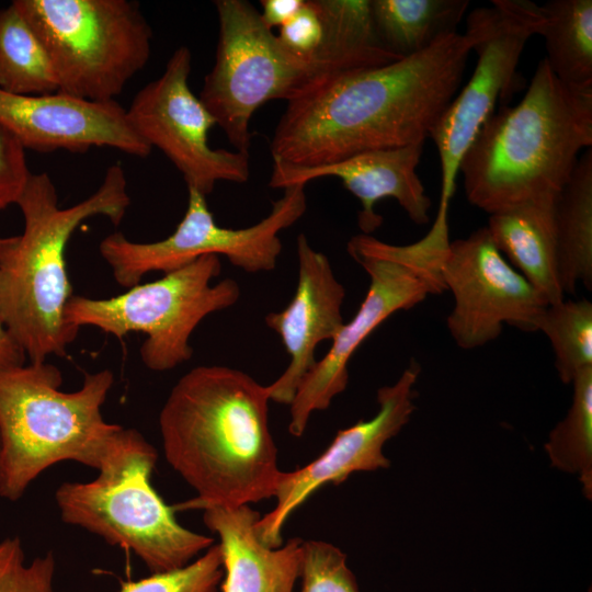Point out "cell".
<instances>
[{"instance_id":"9c48e42d","label":"cell","mask_w":592,"mask_h":592,"mask_svg":"<svg viewBox=\"0 0 592 592\" xmlns=\"http://www.w3.org/2000/svg\"><path fill=\"white\" fill-rule=\"evenodd\" d=\"M47 49L59 92L115 100L150 57L152 30L135 0H13Z\"/></svg>"},{"instance_id":"1f68e13d","label":"cell","mask_w":592,"mask_h":592,"mask_svg":"<svg viewBox=\"0 0 592 592\" xmlns=\"http://www.w3.org/2000/svg\"><path fill=\"white\" fill-rule=\"evenodd\" d=\"M304 0H262L261 20L269 27H282L301 8Z\"/></svg>"},{"instance_id":"cb8c5ba5","label":"cell","mask_w":592,"mask_h":592,"mask_svg":"<svg viewBox=\"0 0 592 592\" xmlns=\"http://www.w3.org/2000/svg\"><path fill=\"white\" fill-rule=\"evenodd\" d=\"M0 89L20 95L59 90L47 49L12 3L0 10Z\"/></svg>"},{"instance_id":"8992f818","label":"cell","mask_w":592,"mask_h":592,"mask_svg":"<svg viewBox=\"0 0 592 592\" xmlns=\"http://www.w3.org/2000/svg\"><path fill=\"white\" fill-rule=\"evenodd\" d=\"M157 458L138 431L123 428L93 480L67 481L55 492L65 523L133 551L152 573L182 568L214 545L178 523L151 486Z\"/></svg>"},{"instance_id":"ba28073f","label":"cell","mask_w":592,"mask_h":592,"mask_svg":"<svg viewBox=\"0 0 592 592\" xmlns=\"http://www.w3.org/2000/svg\"><path fill=\"white\" fill-rule=\"evenodd\" d=\"M215 62L205 76L200 100L237 151L249 153L250 121L272 100L291 102L339 79L319 56L294 55L246 0H217Z\"/></svg>"},{"instance_id":"f1b7e54d","label":"cell","mask_w":592,"mask_h":592,"mask_svg":"<svg viewBox=\"0 0 592 592\" xmlns=\"http://www.w3.org/2000/svg\"><path fill=\"white\" fill-rule=\"evenodd\" d=\"M53 553L26 561L19 537L0 540V592H54Z\"/></svg>"},{"instance_id":"f546056e","label":"cell","mask_w":592,"mask_h":592,"mask_svg":"<svg viewBox=\"0 0 592 592\" xmlns=\"http://www.w3.org/2000/svg\"><path fill=\"white\" fill-rule=\"evenodd\" d=\"M287 50L310 59L317 56L325 38V23L316 0H304L298 12L282 27L277 35Z\"/></svg>"},{"instance_id":"d6986e66","label":"cell","mask_w":592,"mask_h":592,"mask_svg":"<svg viewBox=\"0 0 592 592\" xmlns=\"http://www.w3.org/2000/svg\"><path fill=\"white\" fill-rule=\"evenodd\" d=\"M259 519L249 505L204 510L206 527L219 537L220 592H293L300 577L303 540L292 538L271 548L257 534Z\"/></svg>"},{"instance_id":"4316f807","label":"cell","mask_w":592,"mask_h":592,"mask_svg":"<svg viewBox=\"0 0 592 592\" xmlns=\"http://www.w3.org/2000/svg\"><path fill=\"white\" fill-rule=\"evenodd\" d=\"M224 576L219 545L186 566L122 584L119 592H218Z\"/></svg>"},{"instance_id":"ffe728a7","label":"cell","mask_w":592,"mask_h":592,"mask_svg":"<svg viewBox=\"0 0 592 592\" xmlns=\"http://www.w3.org/2000/svg\"><path fill=\"white\" fill-rule=\"evenodd\" d=\"M556 200L525 202L490 214L486 226L499 251L548 305L565 299L557 255Z\"/></svg>"},{"instance_id":"52a82bcc","label":"cell","mask_w":592,"mask_h":592,"mask_svg":"<svg viewBox=\"0 0 592 592\" xmlns=\"http://www.w3.org/2000/svg\"><path fill=\"white\" fill-rule=\"evenodd\" d=\"M449 243L448 220L440 218L409 244H391L366 234L349 240L348 253L368 274L369 286L353 318L342 325L329 351L300 383L289 405L292 435L301 436L310 415L326 410L344 391L351 357L386 319L446 291L442 266Z\"/></svg>"},{"instance_id":"9a60e30c","label":"cell","mask_w":592,"mask_h":592,"mask_svg":"<svg viewBox=\"0 0 592 592\" xmlns=\"http://www.w3.org/2000/svg\"><path fill=\"white\" fill-rule=\"evenodd\" d=\"M420 371L419 363L411 360L395 384L378 389L379 409L372 419L339 430L320 456L294 471L283 473L274 509L255 524L263 544L271 548L283 545L285 522L319 488L339 485L356 471L389 467L383 446L408 423L415 409L414 385Z\"/></svg>"},{"instance_id":"2e32d148","label":"cell","mask_w":592,"mask_h":592,"mask_svg":"<svg viewBox=\"0 0 592 592\" xmlns=\"http://www.w3.org/2000/svg\"><path fill=\"white\" fill-rule=\"evenodd\" d=\"M0 125L37 152H87L111 147L145 158L151 147L130 126L116 100L93 102L62 92L20 95L0 89Z\"/></svg>"},{"instance_id":"277c9868","label":"cell","mask_w":592,"mask_h":592,"mask_svg":"<svg viewBox=\"0 0 592 592\" xmlns=\"http://www.w3.org/2000/svg\"><path fill=\"white\" fill-rule=\"evenodd\" d=\"M16 205L23 232L0 238V318L30 362L42 363L64 356L79 331L65 318L73 295L66 264L71 235L93 216L118 226L130 197L124 170L114 163L93 194L67 208L58 205L50 177L32 173Z\"/></svg>"},{"instance_id":"44dd1931","label":"cell","mask_w":592,"mask_h":592,"mask_svg":"<svg viewBox=\"0 0 592 592\" xmlns=\"http://www.w3.org/2000/svg\"><path fill=\"white\" fill-rule=\"evenodd\" d=\"M555 228L563 293L592 286V150L585 149L557 196Z\"/></svg>"},{"instance_id":"484cf974","label":"cell","mask_w":592,"mask_h":592,"mask_svg":"<svg viewBox=\"0 0 592 592\" xmlns=\"http://www.w3.org/2000/svg\"><path fill=\"white\" fill-rule=\"evenodd\" d=\"M536 331L543 332L555 354V366L562 383L570 384L592 367V303L562 300L548 305Z\"/></svg>"},{"instance_id":"4dcf8cb0","label":"cell","mask_w":592,"mask_h":592,"mask_svg":"<svg viewBox=\"0 0 592 592\" xmlns=\"http://www.w3.org/2000/svg\"><path fill=\"white\" fill-rule=\"evenodd\" d=\"M31 174L25 149L0 125V210L16 204Z\"/></svg>"},{"instance_id":"836d02e7","label":"cell","mask_w":592,"mask_h":592,"mask_svg":"<svg viewBox=\"0 0 592 592\" xmlns=\"http://www.w3.org/2000/svg\"><path fill=\"white\" fill-rule=\"evenodd\" d=\"M0 463H1V433H0Z\"/></svg>"},{"instance_id":"5bb4252c","label":"cell","mask_w":592,"mask_h":592,"mask_svg":"<svg viewBox=\"0 0 592 592\" xmlns=\"http://www.w3.org/2000/svg\"><path fill=\"white\" fill-rule=\"evenodd\" d=\"M442 274L454 299L447 329L464 350L496 340L504 325L536 331L537 321L548 306L499 251L487 227L451 241Z\"/></svg>"},{"instance_id":"6da1fadb","label":"cell","mask_w":592,"mask_h":592,"mask_svg":"<svg viewBox=\"0 0 592 592\" xmlns=\"http://www.w3.org/2000/svg\"><path fill=\"white\" fill-rule=\"evenodd\" d=\"M471 52L458 32L428 49L333 80L287 102L273 159L319 167L354 155L424 144L456 95Z\"/></svg>"},{"instance_id":"5b68a950","label":"cell","mask_w":592,"mask_h":592,"mask_svg":"<svg viewBox=\"0 0 592 592\" xmlns=\"http://www.w3.org/2000/svg\"><path fill=\"white\" fill-rule=\"evenodd\" d=\"M60 371L45 362L0 369V497L19 500L53 465L71 460L99 470L123 426L102 406L114 383L110 369L88 373L78 390H60Z\"/></svg>"},{"instance_id":"8fae6325","label":"cell","mask_w":592,"mask_h":592,"mask_svg":"<svg viewBox=\"0 0 592 592\" xmlns=\"http://www.w3.org/2000/svg\"><path fill=\"white\" fill-rule=\"evenodd\" d=\"M187 191L186 212L167 238L136 242L118 231L101 240L100 254L119 285L130 288L147 273H167L208 254L224 255L249 273L272 271L282 251L278 234L296 223L307 208L305 184H295L284 189L270 214L258 224L241 229L224 228L214 220L206 196L192 189Z\"/></svg>"},{"instance_id":"d4e9b609","label":"cell","mask_w":592,"mask_h":592,"mask_svg":"<svg viewBox=\"0 0 592 592\" xmlns=\"http://www.w3.org/2000/svg\"><path fill=\"white\" fill-rule=\"evenodd\" d=\"M571 407L550 432L545 449L551 464L577 474L588 499L592 497V367L571 383Z\"/></svg>"},{"instance_id":"d6a6232c","label":"cell","mask_w":592,"mask_h":592,"mask_svg":"<svg viewBox=\"0 0 592 592\" xmlns=\"http://www.w3.org/2000/svg\"><path fill=\"white\" fill-rule=\"evenodd\" d=\"M25 353L0 318V369L23 365Z\"/></svg>"},{"instance_id":"ac0fdd59","label":"cell","mask_w":592,"mask_h":592,"mask_svg":"<svg viewBox=\"0 0 592 592\" xmlns=\"http://www.w3.org/2000/svg\"><path fill=\"white\" fill-rule=\"evenodd\" d=\"M423 152V144L398 148L371 150L354 155L339 162L319 167H298L273 159L269 185L285 189L325 177L339 178L344 187L361 203L357 225L362 234L371 235L383 223L375 212L383 198H394L417 225L429 221L432 206L418 173L417 167Z\"/></svg>"},{"instance_id":"7402d4cb","label":"cell","mask_w":592,"mask_h":592,"mask_svg":"<svg viewBox=\"0 0 592 592\" xmlns=\"http://www.w3.org/2000/svg\"><path fill=\"white\" fill-rule=\"evenodd\" d=\"M468 4L467 0H369V12L382 46L406 58L457 32Z\"/></svg>"},{"instance_id":"7c38bea8","label":"cell","mask_w":592,"mask_h":592,"mask_svg":"<svg viewBox=\"0 0 592 592\" xmlns=\"http://www.w3.org/2000/svg\"><path fill=\"white\" fill-rule=\"evenodd\" d=\"M544 22L540 5L528 0H492L468 14L465 35L477 64L430 134L441 163L440 210L448 212L465 152L514 83L524 47L540 34Z\"/></svg>"},{"instance_id":"83f0119b","label":"cell","mask_w":592,"mask_h":592,"mask_svg":"<svg viewBox=\"0 0 592 592\" xmlns=\"http://www.w3.org/2000/svg\"><path fill=\"white\" fill-rule=\"evenodd\" d=\"M299 592H360L345 554L322 540H303Z\"/></svg>"},{"instance_id":"7a4b0ae2","label":"cell","mask_w":592,"mask_h":592,"mask_svg":"<svg viewBox=\"0 0 592 592\" xmlns=\"http://www.w3.org/2000/svg\"><path fill=\"white\" fill-rule=\"evenodd\" d=\"M269 395L247 373L201 365L171 389L159 414L164 457L196 492L177 508H236L274 498L283 473Z\"/></svg>"},{"instance_id":"3957f363","label":"cell","mask_w":592,"mask_h":592,"mask_svg":"<svg viewBox=\"0 0 592 592\" xmlns=\"http://www.w3.org/2000/svg\"><path fill=\"white\" fill-rule=\"evenodd\" d=\"M592 146V87L561 82L543 58L522 100L481 126L459 172L468 202L489 215L556 200Z\"/></svg>"},{"instance_id":"4fadbf2b","label":"cell","mask_w":592,"mask_h":592,"mask_svg":"<svg viewBox=\"0 0 592 592\" xmlns=\"http://www.w3.org/2000/svg\"><path fill=\"white\" fill-rule=\"evenodd\" d=\"M191 68L190 48L178 47L162 75L136 93L126 114L135 133L182 173L187 189L207 196L218 181H248L249 153L209 146V130L217 124L190 89Z\"/></svg>"},{"instance_id":"603a6c76","label":"cell","mask_w":592,"mask_h":592,"mask_svg":"<svg viewBox=\"0 0 592 592\" xmlns=\"http://www.w3.org/2000/svg\"><path fill=\"white\" fill-rule=\"evenodd\" d=\"M547 56L555 76L576 88L592 87V1L550 0L540 5Z\"/></svg>"},{"instance_id":"e0dca14e","label":"cell","mask_w":592,"mask_h":592,"mask_svg":"<svg viewBox=\"0 0 592 592\" xmlns=\"http://www.w3.org/2000/svg\"><path fill=\"white\" fill-rule=\"evenodd\" d=\"M298 282L289 304L265 316L266 326L281 338L289 363L265 386L270 400L291 405L297 389L316 364L318 344L335 337L342 325L343 285L326 254L311 248L304 234L297 241Z\"/></svg>"},{"instance_id":"30bf717a","label":"cell","mask_w":592,"mask_h":592,"mask_svg":"<svg viewBox=\"0 0 592 592\" xmlns=\"http://www.w3.org/2000/svg\"><path fill=\"white\" fill-rule=\"evenodd\" d=\"M220 272L218 255H202L114 297L72 295L65 318L77 329L91 326L117 339L130 332L147 334L140 346L141 362L151 371H169L192 357L190 338L200 322L239 299L235 280L213 284Z\"/></svg>"}]
</instances>
